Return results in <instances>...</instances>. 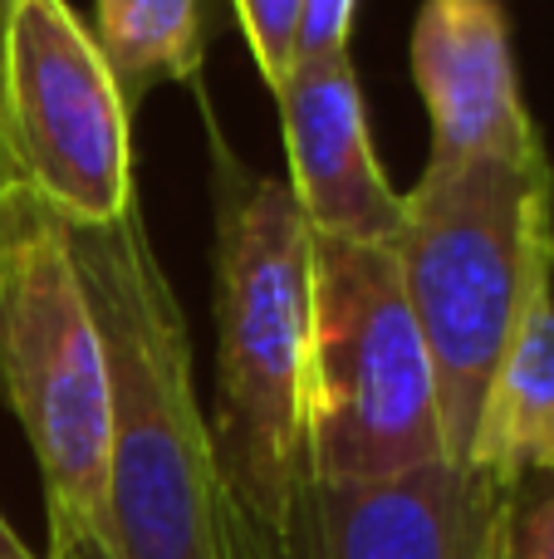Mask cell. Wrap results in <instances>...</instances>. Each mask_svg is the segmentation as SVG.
Segmentation results:
<instances>
[{"label":"cell","mask_w":554,"mask_h":559,"mask_svg":"<svg viewBox=\"0 0 554 559\" xmlns=\"http://www.w3.org/2000/svg\"><path fill=\"white\" fill-rule=\"evenodd\" d=\"M467 466L501 491L554 476V280L535 289L491 378Z\"/></svg>","instance_id":"10"},{"label":"cell","mask_w":554,"mask_h":559,"mask_svg":"<svg viewBox=\"0 0 554 559\" xmlns=\"http://www.w3.org/2000/svg\"><path fill=\"white\" fill-rule=\"evenodd\" d=\"M447 462L437 373L393 246L310 231L304 476L388 481Z\"/></svg>","instance_id":"5"},{"label":"cell","mask_w":554,"mask_h":559,"mask_svg":"<svg viewBox=\"0 0 554 559\" xmlns=\"http://www.w3.org/2000/svg\"><path fill=\"white\" fill-rule=\"evenodd\" d=\"M113 388L98 559H231V491L192 383V334L137 206L74 231Z\"/></svg>","instance_id":"1"},{"label":"cell","mask_w":554,"mask_h":559,"mask_svg":"<svg viewBox=\"0 0 554 559\" xmlns=\"http://www.w3.org/2000/svg\"><path fill=\"white\" fill-rule=\"evenodd\" d=\"M245 45L255 55V69L270 84V94L294 69V35H300V0H236Z\"/></svg>","instance_id":"13"},{"label":"cell","mask_w":554,"mask_h":559,"mask_svg":"<svg viewBox=\"0 0 554 559\" xmlns=\"http://www.w3.org/2000/svg\"><path fill=\"white\" fill-rule=\"evenodd\" d=\"M353 5L359 0H300V35H294V64L329 59L349 49Z\"/></svg>","instance_id":"14"},{"label":"cell","mask_w":554,"mask_h":559,"mask_svg":"<svg viewBox=\"0 0 554 559\" xmlns=\"http://www.w3.org/2000/svg\"><path fill=\"white\" fill-rule=\"evenodd\" d=\"M0 128L10 182L69 226L94 231L133 212V114L94 29L69 0H5Z\"/></svg>","instance_id":"6"},{"label":"cell","mask_w":554,"mask_h":559,"mask_svg":"<svg viewBox=\"0 0 554 559\" xmlns=\"http://www.w3.org/2000/svg\"><path fill=\"white\" fill-rule=\"evenodd\" d=\"M0 559H39V555H29L25 540H20V535L5 525V515H0Z\"/></svg>","instance_id":"16"},{"label":"cell","mask_w":554,"mask_h":559,"mask_svg":"<svg viewBox=\"0 0 554 559\" xmlns=\"http://www.w3.org/2000/svg\"><path fill=\"white\" fill-rule=\"evenodd\" d=\"M506 496L451 462L353 486L304 476L285 535L294 559H496Z\"/></svg>","instance_id":"7"},{"label":"cell","mask_w":554,"mask_h":559,"mask_svg":"<svg viewBox=\"0 0 554 559\" xmlns=\"http://www.w3.org/2000/svg\"><path fill=\"white\" fill-rule=\"evenodd\" d=\"M290 153V192L314 236L393 246L402 226V197L373 157L369 114L349 49L294 64L275 88Z\"/></svg>","instance_id":"9"},{"label":"cell","mask_w":554,"mask_h":559,"mask_svg":"<svg viewBox=\"0 0 554 559\" xmlns=\"http://www.w3.org/2000/svg\"><path fill=\"white\" fill-rule=\"evenodd\" d=\"M216 163V407L231 501L285 535L304 481L310 222L290 182L261 177L212 128Z\"/></svg>","instance_id":"2"},{"label":"cell","mask_w":554,"mask_h":559,"mask_svg":"<svg viewBox=\"0 0 554 559\" xmlns=\"http://www.w3.org/2000/svg\"><path fill=\"white\" fill-rule=\"evenodd\" d=\"M94 39L133 114L147 88L196 79L206 55L202 0H98Z\"/></svg>","instance_id":"11"},{"label":"cell","mask_w":554,"mask_h":559,"mask_svg":"<svg viewBox=\"0 0 554 559\" xmlns=\"http://www.w3.org/2000/svg\"><path fill=\"white\" fill-rule=\"evenodd\" d=\"M496 559H554V476H530L506 496Z\"/></svg>","instance_id":"12"},{"label":"cell","mask_w":554,"mask_h":559,"mask_svg":"<svg viewBox=\"0 0 554 559\" xmlns=\"http://www.w3.org/2000/svg\"><path fill=\"white\" fill-rule=\"evenodd\" d=\"M402 289L437 373L442 447L467 466L486 388L540 285L554 280L550 157H467L402 192Z\"/></svg>","instance_id":"3"},{"label":"cell","mask_w":554,"mask_h":559,"mask_svg":"<svg viewBox=\"0 0 554 559\" xmlns=\"http://www.w3.org/2000/svg\"><path fill=\"white\" fill-rule=\"evenodd\" d=\"M412 79L432 118V167L467 157H540L501 0H422Z\"/></svg>","instance_id":"8"},{"label":"cell","mask_w":554,"mask_h":559,"mask_svg":"<svg viewBox=\"0 0 554 559\" xmlns=\"http://www.w3.org/2000/svg\"><path fill=\"white\" fill-rule=\"evenodd\" d=\"M0 39H5V0H0ZM10 187V157H5V128H0V197Z\"/></svg>","instance_id":"17"},{"label":"cell","mask_w":554,"mask_h":559,"mask_svg":"<svg viewBox=\"0 0 554 559\" xmlns=\"http://www.w3.org/2000/svg\"><path fill=\"white\" fill-rule=\"evenodd\" d=\"M0 393L29 437L49 501V559L104 555L113 388L74 231L10 182L0 197Z\"/></svg>","instance_id":"4"},{"label":"cell","mask_w":554,"mask_h":559,"mask_svg":"<svg viewBox=\"0 0 554 559\" xmlns=\"http://www.w3.org/2000/svg\"><path fill=\"white\" fill-rule=\"evenodd\" d=\"M231 559H294V550H290V535L265 531L255 515H245L231 501Z\"/></svg>","instance_id":"15"}]
</instances>
